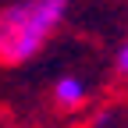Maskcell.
I'll list each match as a JSON object with an SVG mask.
<instances>
[{
    "instance_id": "obj_1",
    "label": "cell",
    "mask_w": 128,
    "mask_h": 128,
    "mask_svg": "<svg viewBox=\"0 0 128 128\" xmlns=\"http://www.w3.org/2000/svg\"><path fill=\"white\" fill-rule=\"evenodd\" d=\"M68 14V0H14L0 11V64L32 60Z\"/></svg>"
},
{
    "instance_id": "obj_2",
    "label": "cell",
    "mask_w": 128,
    "mask_h": 128,
    "mask_svg": "<svg viewBox=\"0 0 128 128\" xmlns=\"http://www.w3.org/2000/svg\"><path fill=\"white\" fill-rule=\"evenodd\" d=\"M86 100H89V86H86L78 75H60L57 82H54V107H60V110H78Z\"/></svg>"
},
{
    "instance_id": "obj_3",
    "label": "cell",
    "mask_w": 128,
    "mask_h": 128,
    "mask_svg": "<svg viewBox=\"0 0 128 128\" xmlns=\"http://www.w3.org/2000/svg\"><path fill=\"white\" fill-rule=\"evenodd\" d=\"M114 68H118V75L121 78H128V39L118 46V57H114Z\"/></svg>"
}]
</instances>
